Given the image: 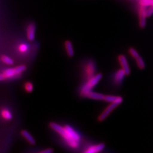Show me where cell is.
<instances>
[{"label": "cell", "mask_w": 153, "mask_h": 153, "mask_svg": "<svg viewBox=\"0 0 153 153\" xmlns=\"http://www.w3.org/2000/svg\"><path fill=\"white\" fill-rule=\"evenodd\" d=\"M28 48H29V47L27 44L26 43H21L19 45L18 49L20 53H25L28 51Z\"/></svg>", "instance_id": "ac0fdd59"}, {"label": "cell", "mask_w": 153, "mask_h": 153, "mask_svg": "<svg viewBox=\"0 0 153 153\" xmlns=\"http://www.w3.org/2000/svg\"><path fill=\"white\" fill-rule=\"evenodd\" d=\"M153 14V6H150L146 7V16L147 17L152 16Z\"/></svg>", "instance_id": "44dd1931"}, {"label": "cell", "mask_w": 153, "mask_h": 153, "mask_svg": "<svg viewBox=\"0 0 153 153\" xmlns=\"http://www.w3.org/2000/svg\"><path fill=\"white\" fill-rule=\"evenodd\" d=\"M97 66L95 62L92 59L84 62L82 66L81 73L83 78L86 80L96 74Z\"/></svg>", "instance_id": "3957f363"}, {"label": "cell", "mask_w": 153, "mask_h": 153, "mask_svg": "<svg viewBox=\"0 0 153 153\" xmlns=\"http://www.w3.org/2000/svg\"><path fill=\"white\" fill-rule=\"evenodd\" d=\"M126 75V73L122 69H120L115 71L112 76V82L115 86H120L123 82Z\"/></svg>", "instance_id": "8992f818"}, {"label": "cell", "mask_w": 153, "mask_h": 153, "mask_svg": "<svg viewBox=\"0 0 153 153\" xmlns=\"http://www.w3.org/2000/svg\"><path fill=\"white\" fill-rule=\"evenodd\" d=\"M1 117L5 120H10L13 118V115L9 109L6 108L2 109L0 111Z\"/></svg>", "instance_id": "9a60e30c"}, {"label": "cell", "mask_w": 153, "mask_h": 153, "mask_svg": "<svg viewBox=\"0 0 153 153\" xmlns=\"http://www.w3.org/2000/svg\"><path fill=\"white\" fill-rule=\"evenodd\" d=\"M49 127L61 137L68 147L72 149H76L79 148L81 136L73 127L68 124L61 126L53 121L49 123Z\"/></svg>", "instance_id": "6da1fadb"}, {"label": "cell", "mask_w": 153, "mask_h": 153, "mask_svg": "<svg viewBox=\"0 0 153 153\" xmlns=\"http://www.w3.org/2000/svg\"><path fill=\"white\" fill-rule=\"evenodd\" d=\"M1 60L2 61L4 64L8 65H12L14 64L13 60L10 57L6 55H3L1 57Z\"/></svg>", "instance_id": "e0dca14e"}, {"label": "cell", "mask_w": 153, "mask_h": 153, "mask_svg": "<svg viewBox=\"0 0 153 153\" xmlns=\"http://www.w3.org/2000/svg\"><path fill=\"white\" fill-rule=\"evenodd\" d=\"M120 104L116 103H110L105 109L103 111V112L99 115L98 117V120L99 122H102L104 121L108 116V115L114 110V109L119 106Z\"/></svg>", "instance_id": "5b68a950"}, {"label": "cell", "mask_w": 153, "mask_h": 153, "mask_svg": "<svg viewBox=\"0 0 153 153\" xmlns=\"http://www.w3.org/2000/svg\"><path fill=\"white\" fill-rule=\"evenodd\" d=\"M117 60L121 66V68L124 72L126 73V75L128 76L130 74L131 69L130 66L128 64V60L126 58V56L124 55H119L117 57Z\"/></svg>", "instance_id": "ba28073f"}, {"label": "cell", "mask_w": 153, "mask_h": 153, "mask_svg": "<svg viewBox=\"0 0 153 153\" xmlns=\"http://www.w3.org/2000/svg\"><path fill=\"white\" fill-rule=\"evenodd\" d=\"M105 148L104 143H99L97 144H93L88 146L83 150V152L85 153H97L102 152Z\"/></svg>", "instance_id": "52a82bcc"}, {"label": "cell", "mask_w": 153, "mask_h": 153, "mask_svg": "<svg viewBox=\"0 0 153 153\" xmlns=\"http://www.w3.org/2000/svg\"><path fill=\"white\" fill-rule=\"evenodd\" d=\"M64 47L68 56L69 57H73L74 55V51L71 42L69 40H66L64 42Z\"/></svg>", "instance_id": "4fadbf2b"}, {"label": "cell", "mask_w": 153, "mask_h": 153, "mask_svg": "<svg viewBox=\"0 0 153 153\" xmlns=\"http://www.w3.org/2000/svg\"><path fill=\"white\" fill-rule=\"evenodd\" d=\"M26 70V66L24 65L17 66L16 67L9 68L5 70L1 74L2 81L5 80L6 79L14 78L20 76L23 71Z\"/></svg>", "instance_id": "277c9868"}, {"label": "cell", "mask_w": 153, "mask_h": 153, "mask_svg": "<svg viewBox=\"0 0 153 153\" xmlns=\"http://www.w3.org/2000/svg\"><path fill=\"white\" fill-rule=\"evenodd\" d=\"M105 102L107 103H116L120 104L123 100V98L120 96H115V95H104V100Z\"/></svg>", "instance_id": "7c38bea8"}, {"label": "cell", "mask_w": 153, "mask_h": 153, "mask_svg": "<svg viewBox=\"0 0 153 153\" xmlns=\"http://www.w3.org/2000/svg\"><path fill=\"white\" fill-rule=\"evenodd\" d=\"M83 98L90 99L95 100H104V95L101 93L94 92L93 91H89L86 94Z\"/></svg>", "instance_id": "8fae6325"}, {"label": "cell", "mask_w": 153, "mask_h": 153, "mask_svg": "<svg viewBox=\"0 0 153 153\" xmlns=\"http://www.w3.org/2000/svg\"><path fill=\"white\" fill-rule=\"evenodd\" d=\"M53 152V150L52 148H46L44 150H42L40 152V153H51Z\"/></svg>", "instance_id": "7402d4cb"}, {"label": "cell", "mask_w": 153, "mask_h": 153, "mask_svg": "<svg viewBox=\"0 0 153 153\" xmlns=\"http://www.w3.org/2000/svg\"><path fill=\"white\" fill-rule=\"evenodd\" d=\"M128 52L131 57H133L134 60L140 56L138 52L134 48H129L128 49Z\"/></svg>", "instance_id": "ffe728a7"}, {"label": "cell", "mask_w": 153, "mask_h": 153, "mask_svg": "<svg viewBox=\"0 0 153 153\" xmlns=\"http://www.w3.org/2000/svg\"><path fill=\"white\" fill-rule=\"evenodd\" d=\"M136 60V63L137 65V67L141 69V70H143L145 69V61L143 60L142 57L140 56L139 57H138L137 59H135Z\"/></svg>", "instance_id": "2e32d148"}, {"label": "cell", "mask_w": 153, "mask_h": 153, "mask_svg": "<svg viewBox=\"0 0 153 153\" xmlns=\"http://www.w3.org/2000/svg\"><path fill=\"white\" fill-rule=\"evenodd\" d=\"M35 25L33 23H30L26 28V36L29 41H33L35 37Z\"/></svg>", "instance_id": "30bf717a"}, {"label": "cell", "mask_w": 153, "mask_h": 153, "mask_svg": "<svg viewBox=\"0 0 153 153\" xmlns=\"http://www.w3.org/2000/svg\"><path fill=\"white\" fill-rule=\"evenodd\" d=\"M102 76V74L99 73H96L94 76L85 80V82L82 84L79 88V95L82 97H84L86 94L92 91L93 88L100 81Z\"/></svg>", "instance_id": "7a4b0ae2"}, {"label": "cell", "mask_w": 153, "mask_h": 153, "mask_svg": "<svg viewBox=\"0 0 153 153\" xmlns=\"http://www.w3.org/2000/svg\"><path fill=\"white\" fill-rule=\"evenodd\" d=\"M21 135L30 145H33L35 144V140L31 134L26 130H23L21 131Z\"/></svg>", "instance_id": "5bb4252c"}, {"label": "cell", "mask_w": 153, "mask_h": 153, "mask_svg": "<svg viewBox=\"0 0 153 153\" xmlns=\"http://www.w3.org/2000/svg\"><path fill=\"white\" fill-rule=\"evenodd\" d=\"M146 7L145 6H140L138 9V16H139V25L140 27H145L146 24Z\"/></svg>", "instance_id": "9c48e42d"}, {"label": "cell", "mask_w": 153, "mask_h": 153, "mask_svg": "<svg viewBox=\"0 0 153 153\" xmlns=\"http://www.w3.org/2000/svg\"><path fill=\"white\" fill-rule=\"evenodd\" d=\"M24 88L27 93H31L33 89V85L31 82H26L24 85Z\"/></svg>", "instance_id": "d6986e66"}, {"label": "cell", "mask_w": 153, "mask_h": 153, "mask_svg": "<svg viewBox=\"0 0 153 153\" xmlns=\"http://www.w3.org/2000/svg\"><path fill=\"white\" fill-rule=\"evenodd\" d=\"M153 6V0H150L149 6Z\"/></svg>", "instance_id": "603a6c76"}]
</instances>
